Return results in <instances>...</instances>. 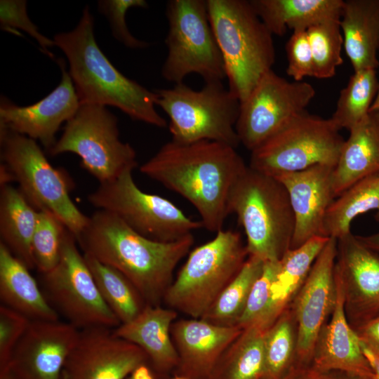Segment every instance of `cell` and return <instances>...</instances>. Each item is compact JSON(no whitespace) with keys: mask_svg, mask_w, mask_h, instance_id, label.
Listing matches in <instances>:
<instances>
[{"mask_svg":"<svg viewBox=\"0 0 379 379\" xmlns=\"http://www.w3.org/2000/svg\"><path fill=\"white\" fill-rule=\"evenodd\" d=\"M0 27L4 31L21 35L17 30L21 29L32 37L39 45L43 53L53 58L49 48L55 46L53 39L43 35L29 19L27 11V1L1 0Z\"/></svg>","mask_w":379,"mask_h":379,"instance_id":"cell-40","label":"cell"},{"mask_svg":"<svg viewBox=\"0 0 379 379\" xmlns=\"http://www.w3.org/2000/svg\"><path fill=\"white\" fill-rule=\"evenodd\" d=\"M288 59L286 73L293 81L313 77V60L307 30L293 31L286 44Z\"/></svg>","mask_w":379,"mask_h":379,"instance_id":"cell-42","label":"cell"},{"mask_svg":"<svg viewBox=\"0 0 379 379\" xmlns=\"http://www.w3.org/2000/svg\"><path fill=\"white\" fill-rule=\"evenodd\" d=\"M41 275L44 295L66 322L80 331L114 329L121 324L102 299L77 239L68 230L58 263Z\"/></svg>","mask_w":379,"mask_h":379,"instance_id":"cell-13","label":"cell"},{"mask_svg":"<svg viewBox=\"0 0 379 379\" xmlns=\"http://www.w3.org/2000/svg\"><path fill=\"white\" fill-rule=\"evenodd\" d=\"M333 172L335 198L357 181L379 172V111L352 128Z\"/></svg>","mask_w":379,"mask_h":379,"instance_id":"cell-24","label":"cell"},{"mask_svg":"<svg viewBox=\"0 0 379 379\" xmlns=\"http://www.w3.org/2000/svg\"><path fill=\"white\" fill-rule=\"evenodd\" d=\"M264 262L248 256L242 268L225 287L202 319L222 326H237L251 290L261 274Z\"/></svg>","mask_w":379,"mask_h":379,"instance_id":"cell-33","label":"cell"},{"mask_svg":"<svg viewBox=\"0 0 379 379\" xmlns=\"http://www.w3.org/2000/svg\"><path fill=\"white\" fill-rule=\"evenodd\" d=\"M178 312L168 307L147 305L132 321L114 328V334L141 348L154 370L167 376L176 369L179 358L171 336Z\"/></svg>","mask_w":379,"mask_h":379,"instance_id":"cell-23","label":"cell"},{"mask_svg":"<svg viewBox=\"0 0 379 379\" xmlns=\"http://www.w3.org/2000/svg\"><path fill=\"white\" fill-rule=\"evenodd\" d=\"M228 211L244 230L248 256L279 261L291 248L295 217L288 192L276 178L248 166L231 191Z\"/></svg>","mask_w":379,"mask_h":379,"instance_id":"cell-5","label":"cell"},{"mask_svg":"<svg viewBox=\"0 0 379 379\" xmlns=\"http://www.w3.org/2000/svg\"><path fill=\"white\" fill-rule=\"evenodd\" d=\"M83 253L124 274L148 305L160 306L174 271L194 244L192 234L171 242L152 240L110 212L98 209L77 238Z\"/></svg>","mask_w":379,"mask_h":379,"instance_id":"cell-2","label":"cell"},{"mask_svg":"<svg viewBox=\"0 0 379 379\" xmlns=\"http://www.w3.org/2000/svg\"><path fill=\"white\" fill-rule=\"evenodd\" d=\"M328 239L322 236L314 237L284 254L280 260V267L272 285L268 307L255 326L265 331L291 305Z\"/></svg>","mask_w":379,"mask_h":379,"instance_id":"cell-27","label":"cell"},{"mask_svg":"<svg viewBox=\"0 0 379 379\" xmlns=\"http://www.w3.org/2000/svg\"><path fill=\"white\" fill-rule=\"evenodd\" d=\"M154 91L156 106L169 118L171 140H211L235 148L240 144L235 129L240 101L222 81L205 83L200 90L180 83Z\"/></svg>","mask_w":379,"mask_h":379,"instance_id":"cell-8","label":"cell"},{"mask_svg":"<svg viewBox=\"0 0 379 379\" xmlns=\"http://www.w3.org/2000/svg\"><path fill=\"white\" fill-rule=\"evenodd\" d=\"M336 301L331 320L318 335L312 365L321 370L344 371L362 379H376L364 357L359 338L349 324L344 309V293L338 274L334 270Z\"/></svg>","mask_w":379,"mask_h":379,"instance_id":"cell-22","label":"cell"},{"mask_svg":"<svg viewBox=\"0 0 379 379\" xmlns=\"http://www.w3.org/2000/svg\"><path fill=\"white\" fill-rule=\"evenodd\" d=\"M264 331L242 329L222 353L206 379H262L265 373Z\"/></svg>","mask_w":379,"mask_h":379,"instance_id":"cell-30","label":"cell"},{"mask_svg":"<svg viewBox=\"0 0 379 379\" xmlns=\"http://www.w3.org/2000/svg\"><path fill=\"white\" fill-rule=\"evenodd\" d=\"M84 255L102 299L120 323L134 319L147 305L135 286L117 270Z\"/></svg>","mask_w":379,"mask_h":379,"instance_id":"cell-32","label":"cell"},{"mask_svg":"<svg viewBox=\"0 0 379 379\" xmlns=\"http://www.w3.org/2000/svg\"><path fill=\"white\" fill-rule=\"evenodd\" d=\"M67 227L54 214L39 211L37 224L32 240L35 269L40 274L52 270L58 263Z\"/></svg>","mask_w":379,"mask_h":379,"instance_id":"cell-37","label":"cell"},{"mask_svg":"<svg viewBox=\"0 0 379 379\" xmlns=\"http://www.w3.org/2000/svg\"><path fill=\"white\" fill-rule=\"evenodd\" d=\"M29 320L20 312L0 306V373H4L12 353L27 330Z\"/></svg>","mask_w":379,"mask_h":379,"instance_id":"cell-41","label":"cell"},{"mask_svg":"<svg viewBox=\"0 0 379 379\" xmlns=\"http://www.w3.org/2000/svg\"><path fill=\"white\" fill-rule=\"evenodd\" d=\"M131 169L117 178L99 184L88 195L95 208L112 213L131 229L152 240L171 242L192 234L204 227L168 199L142 191L135 184Z\"/></svg>","mask_w":379,"mask_h":379,"instance_id":"cell-12","label":"cell"},{"mask_svg":"<svg viewBox=\"0 0 379 379\" xmlns=\"http://www.w3.org/2000/svg\"><path fill=\"white\" fill-rule=\"evenodd\" d=\"M0 379H11L8 375H0Z\"/></svg>","mask_w":379,"mask_h":379,"instance_id":"cell-50","label":"cell"},{"mask_svg":"<svg viewBox=\"0 0 379 379\" xmlns=\"http://www.w3.org/2000/svg\"><path fill=\"white\" fill-rule=\"evenodd\" d=\"M164 379H190V378L182 376V375L175 374V373H173L172 376L167 375V376H165Z\"/></svg>","mask_w":379,"mask_h":379,"instance_id":"cell-49","label":"cell"},{"mask_svg":"<svg viewBox=\"0 0 379 379\" xmlns=\"http://www.w3.org/2000/svg\"><path fill=\"white\" fill-rule=\"evenodd\" d=\"M310 84L290 81L272 69L240 102L235 129L240 144L253 151L291 119L305 112L315 95Z\"/></svg>","mask_w":379,"mask_h":379,"instance_id":"cell-14","label":"cell"},{"mask_svg":"<svg viewBox=\"0 0 379 379\" xmlns=\"http://www.w3.org/2000/svg\"><path fill=\"white\" fill-rule=\"evenodd\" d=\"M228 89L244 101L275 62L272 34L250 1L206 0Z\"/></svg>","mask_w":379,"mask_h":379,"instance_id":"cell-4","label":"cell"},{"mask_svg":"<svg viewBox=\"0 0 379 379\" xmlns=\"http://www.w3.org/2000/svg\"><path fill=\"white\" fill-rule=\"evenodd\" d=\"M359 345L361 352L374 373L376 379H379V354L369 347L360 338Z\"/></svg>","mask_w":379,"mask_h":379,"instance_id":"cell-45","label":"cell"},{"mask_svg":"<svg viewBox=\"0 0 379 379\" xmlns=\"http://www.w3.org/2000/svg\"><path fill=\"white\" fill-rule=\"evenodd\" d=\"M255 13L272 35L288 29L307 30L329 20H340L343 0H251Z\"/></svg>","mask_w":379,"mask_h":379,"instance_id":"cell-28","label":"cell"},{"mask_svg":"<svg viewBox=\"0 0 379 379\" xmlns=\"http://www.w3.org/2000/svg\"><path fill=\"white\" fill-rule=\"evenodd\" d=\"M248 255L240 233L221 230L187 255L168 288L166 307L190 318H202L242 268Z\"/></svg>","mask_w":379,"mask_h":379,"instance_id":"cell-6","label":"cell"},{"mask_svg":"<svg viewBox=\"0 0 379 379\" xmlns=\"http://www.w3.org/2000/svg\"><path fill=\"white\" fill-rule=\"evenodd\" d=\"M48 152L52 156L77 154L81 166L99 184L111 181L138 165L133 147L119 138L117 117L107 107L96 105L80 104Z\"/></svg>","mask_w":379,"mask_h":379,"instance_id":"cell-11","label":"cell"},{"mask_svg":"<svg viewBox=\"0 0 379 379\" xmlns=\"http://www.w3.org/2000/svg\"><path fill=\"white\" fill-rule=\"evenodd\" d=\"M298 325L290 306L264 334L267 379H283L293 367L296 354Z\"/></svg>","mask_w":379,"mask_h":379,"instance_id":"cell-35","label":"cell"},{"mask_svg":"<svg viewBox=\"0 0 379 379\" xmlns=\"http://www.w3.org/2000/svg\"><path fill=\"white\" fill-rule=\"evenodd\" d=\"M336 257L337 239L329 238L291 305L298 325L293 366L312 364L319 332L334 309L336 301L334 276Z\"/></svg>","mask_w":379,"mask_h":379,"instance_id":"cell-15","label":"cell"},{"mask_svg":"<svg viewBox=\"0 0 379 379\" xmlns=\"http://www.w3.org/2000/svg\"><path fill=\"white\" fill-rule=\"evenodd\" d=\"M379 88L375 69H366L351 76L340 91L335 112L330 118L335 126L350 130L369 113Z\"/></svg>","mask_w":379,"mask_h":379,"instance_id":"cell-34","label":"cell"},{"mask_svg":"<svg viewBox=\"0 0 379 379\" xmlns=\"http://www.w3.org/2000/svg\"><path fill=\"white\" fill-rule=\"evenodd\" d=\"M59 84L39 101L19 106L5 96L0 99V126L39 141L48 151L55 144L56 133L77 112L80 102L63 61Z\"/></svg>","mask_w":379,"mask_h":379,"instance_id":"cell-19","label":"cell"},{"mask_svg":"<svg viewBox=\"0 0 379 379\" xmlns=\"http://www.w3.org/2000/svg\"><path fill=\"white\" fill-rule=\"evenodd\" d=\"M280 267V260L264 262L263 270L255 281L248 295L244 312L237 326L241 329L257 326L268 307L272 285Z\"/></svg>","mask_w":379,"mask_h":379,"instance_id":"cell-39","label":"cell"},{"mask_svg":"<svg viewBox=\"0 0 379 379\" xmlns=\"http://www.w3.org/2000/svg\"><path fill=\"white\" fill-rule=\"evenodd\" d=\"M344 141L331 119L305 111L251 151L248 166L274 178L317 164L335 166Z\"/></svg>","mask_w":379,"mask_h":379,"instance_id":"cell-10","label":"cell"},{"mask_svg":"<svg viewBox=\"0 0 379 379\" xmlns=\"http://www.w3.org/2000/svg\"><path fill=\"white\" fill-rule=\"evenodd\" d=\"M248 166L227 144L211 140H173L140 167V172L180 194L196 208L205 229L218 232L230 215L231 191Z\"/></svg>","mask_w":379,"mask_h":379,"instance_id":"cell-1","label":"cell"},{"mask_svg":"<svg viewBox=\"0 0 379 379\" xmlns=\"http://www.w3.org/2000/svg\"><path fill=\"white\" fill-rule=\"evenodd\" d=\"M311 48L314 77H332L343 62L341 56L343 36L340 20L317 24L307 30Z\"/></svg>","mask_w":379,"mask_h":379,"instance_id":"cell-36","label":"cell"},{"mask_svg":"<svg viewBox=\"0 0 379 379\" xmlns=\"http://www.w3.org/2000/svg\"><path fill=\"white\" fill-rule=\"evenodd\" d=\"M355 331L361 340L379 354V317Z\"/></svg>","mask_w":379,"mask_h":379,"instance_id":"cell-44","label":"cell"},{"mask_svg":"<svg viewBox=\"0 0 379 379\" xmlns=\"http://www.w3.org/2000/svg\"><path fill=\"white\" fill-rule=\"evenodd\" d=\"M1 166L27 201L39 211L57 216L76 239L86 227L88 216L69 196V180L47 159L37 142L0 126Z\"/></svg>","mask_w":379,"mask_h":379,"instance_id":"cell-7","label":"cell"},{"mask_svg":"<svg viewBox=\"0 0 379 379\" xmlns=\"http://www.w3.org/2000/svg\"><path fill=\"white\" fill-rule=\"evenodd\" d=\"M241 331L239 326H219L202 318L176 319L171 332L179 361L173 373L190 379H206Z\"/></svg>","mask_w":379,"mask_h":379,"instance_id":"cell-21","label":"cell"},{"mask_svg":"<svg viewBox=\"0 0 379 379\" xmlns=\"http://www.w3.org/2000/svg\"><path fill=\"white\" fill-rule=\"evenodd\" d=\"M30 270L0 243L1 304L31 321H57L60 316L50 304Z\"/></svg>","mask_w":379,"mask_h":379,"instance_id":"cell-25","label":"cell"},{"mask_svg":"<svg viewBox=\"0 0 379 379\" xmlns=\"http://www.w3.org/2000/svg\"><path fill=\"white\" fill-rule=\"evenodd\" d=\"M166 15L168 53L162 77L178 84L194 73L205 83L222 81L226 78L225 65L209 21L206 0H170Z\"/></svg>","mask_w":379,"mask_h":379,"instance_id":"cell-9","label":"cell"},{"mask_svg":"<svg viewBox=\"0 0 379 379\" xmlns=\"http://www.w3.org/2000/svg\"><path fill=\"white\" fill-rule=\"evenodd\" d=\"M262 379H267V378H262Z\"/></svg>","mask_w":379,"mask_h":379,"instance_id":"cell-51","label":"cell"},{"mask_svg":"<svg viewBox=\"0 0 379 379\" xmlns=\"http://www.w3.org/2000/svg\"><path fill=\"white\" fill-rule=\"evenodd\" d=\"M357 237L366 246L379 254V232L368 236H357Z\"/></svg>","mask_w":379,"mask_h":379,"instance_id":"cell-47","label":"cell"},{"mask_svg":"<svg viewBox=\"0 0 379 379\" xmlns=\"http://www.w3.org/2000/svg\"><path fill=\"white\" fill-rule=\"evenodd\" d=\"M39 211L10 184L0 190V237L8 250L30 270L35 269L32 240Z\"/></svg>","mask_w":379,"mask_h":379,"instance_id":"cell-29","label":"cell"},{"mask_svg":"<svg viewBox=\"0 0 379 379\" xmlns=\"http://www.w3.org/2000/svg\"><path fill=\"white\" fill-rule=\"evenodd\" d=\"M335 271L349 324L356 331L379 317V254L351 232L337 239Z\"/></svg>","mask_w":379,"mask_h":379,"instance_id":"cell-17","label":"cell"},{"mask_svg":"<svg viewBox=\"0 0 379 379\" xmlns=\"http://www.w3.org/2000/svg\"><path fill=\"white\" fill-rule=\"evenodd\" d=\"M372 111H379V88L376 97L371 106L369 112Z\"/></svg>","mask_w":379,"mask_h":379,"instance_id":"cell-48","label":"cell"},{"mask_svg":"<svg viewBox=\"0 0 379 379\" xmlns=\"http://www.w3.org/2000/svg\"><path fill=\"white\" fill-rule=\"evenodd\" d=\"M112 330H81L65 364L62 379H126L139 366L149 363L141 348L116 336Z\"/></svg>","mask_w":379,"mask_h":379,"instance_id":"cell-18","label":"cell"},{"mask_svg":"<svg viewBox=\"0 0 379 379\" xmlns=\"http://www.w3.org/2000/svg\"><path fill=\"white\" fill-rule=\"evenodd\" d=\"M80 330L66 322L30 321L15 347L6 371L11 379H62L67 359Z\"/></svg>","mask_w":379,"mask_h":379,"instance_id":"cell-16","label":"cell"},{"mask_svg":"<svg viewBox=\"0 0 379 379\" xmlns=\"http://www.w3.org/2000/svg\"><path fill=\"white\" fill-rule=\"evenodd\" d=\"M145 0H100L98 1V11L109 22L112 34L115 39L131 49H144L150 43L140 40L130 32L126 22L127 11L132 8H147Z\"/></svg>","mask_w":379,"mask_h":379,"instance_id":"cell-38","label":"cell"},{"mask_svg":"<svg viewBox=\"0 0 379 379\" xmlns=\"http://www.w3.org/2000/svg\"><path fill=\"white\" fill-rule=\"evenodd\" d=\"M65 54L80 104L116 107L134 121L165 128L166 120L157 111V94L119 72L99 47L94 18L89 6L77 25L53 37Z\"/></svg>","mask_w":379,"mask_h":379,"instance_id":"cell-3","label":"cell"},{"mask_svg":"<svg viewBox=\"0 0 379 379\" xmlns=\"http://www.w3.org/2000/svg\"><path fill=\"white\" fill-rule=\"evenodd\" d=\"M164 377L158 374L149 363H145L136 368L126 379H164Z\"/></svg>","mask_w":379,"mask_h":379,"instance_id":"cell-46","label":"cell"},{"mask_svg":"<svg viewBox=\"0 0 379 379\" xmlns=\"http://www.w3.org/2000/svg\"><path fill=\"white\" fill-rule=\"evenodd\" d=\"M374 210L379 221V172L357 181L335 199L326 212L322 236L338 239L351 232L356 217Z\"/></svg>","mask_w":379,"mask_h":379,"instance_id":"cell-31","label":"cell"},{"mask_svg":"<svg viewBox=\"0 0 379 379\" xmlns=\"http://www.w3.org/2000/svg\"><path fill=\"white\" fill-rule=\"evenodd\" d=\"M283 379H362L337 370H321L312 364L293 366Z\"/></svg>","mask_w":379,"mask_h":379,"instance_id":"cell-43","label":"cell"},{"mask_svg":"<svg viewBox=\"0 0 379 379\" xmlns=\"http://www.w3.org/2000/svg\"><path fill=\"white\" fill-rule=\"evenodd\" d=\"M340 25L354 72L379 67V0H346Z\"/></svg>","mask_w":379,"mask_h":379,"instance_id":"cell-26","label":"cell"},{"mask_svg":"<svg viewBox=\"0 0 379 379\" xmlns=\"http://www.w3.org/2000/svg\"><path fill=\"white\" fill-rule=\"evenodd\" d=\"M334 167L317 164L276 177L288 192L295 217L290 249L302 246L314 237L322 236L326 212L335 199L333 186Z\"/></svg>","mask_w":379,"mask_h":379,"instance_id":"cell-20","label":"cell"}]
</instances>
